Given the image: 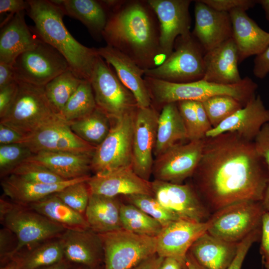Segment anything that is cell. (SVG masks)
Listing matches in <instances>:
<instances>
[{
  "label": "cell",
  "instance_id": "6da1fadb",
  "mask_svg": "<svg viewBox=\"0 0 269 269\" xmlns=\"http://www.w3.org/2000/svg\"><path fill=\"white\" fill-rule=\"evenodd\" d=\"M192 185L211 214L245 201H262L269 171L254 141L236 133L204 138Z\"/></svg>",
  "mask_w": 269,
  "mask_h": 269
},
{
  "label": "cell",
  "instance_id": "7a4b0ae2",
  "mask_svg": "<svg viewBox=\"0 0 269 269\" xmlns=\"http://www.w3.org/2000/svg\"><path fill=\"white\" fill-rule=\"evenodd\" d=\"M102 37L144 70L164 60L160 47L159 24L147 0H112Z\"/></svg>",
  "mask_w": 269,
  "mask_h": 269
},
{
  "label": "cell",
  "instance_id": "3957f363",
  "mask_svg": "<svg viewBox=\"0 0 269 269\" xmlns=\"http://www.w3.org/2000/svg\"><path fill=\"white\" fill-rule=\"evenodd\" d=\"M27 15L33 21L39 38L58 50L67 60L70 70L79 78L90 81L98 54L96 48L77 41L65 26L62 8L51 0H28Z\"/></svg>",
  "mask_w": 269,
  "mask_h": 269
},
{
  "label": "cell",
  "instance_id": "277c9868",
  "mask_svg": "<svg viewBox=\"0 0 269 269\" xmlns=\"http://www.w3.org/2000/svg\"><path fill=\"white\" fill-rule=\"evenodd\" d=\"M151 105L160 106L181 101L203 102L219 95L229 96L245 106L255 95L258 85L248 77L240 83L225 85L203 79L188 83H172L144 76Z\"/></svg>",
  "mask_w": 269,
  "mask_h": 269
},
{
  "label": "cell",
  "instance_id": "5b68a950",
  "mask_svg": "<svg viewBox=\"0 0 269 269\" xmlns=\"http://www.w3.org/2000/svg\"><path fill=\"white\" fill-rule=\"evenodd\" d=\"M17 81L15 97L7 113L0 118V123L27 136L48 125L64 121L49 103L44 86Z\"/></svg>",
  "mask_w": 269,
  "mask_h": 269
},
{
  "label": "cell",
  "instance_id": "8992f818",
  "mask_svg": "<svg viewBox=\"0 0 269 269\" xmlns=\"http://www.w3.org/2000/svg\"><path fill=\"white\" fill-rule=\"evenodd\" d=\"M171 54L159 66L144 70V76L172 83L201 80L205 73V51L191 33L178 37Z\"/></svg>",
  "mask_w": 269,
  "mask_h": 269
},
{
  "label": "cell",
  "instance_id": "52a82bcc",
  "mask_svg": "<svg viewBox=\"0 0 269 269\" xmlns=\"http://www.w3.org/2000/svg\"><path fill=\"white\" fill-rule=\"evenodd\" d=\"M266 212L262 201H245L231 204L212 213L207 232L231 243H239L262 227Z\"/></svg>",
  "mask_w": 269,
  "mask_h": 269
},
{
  "label": "cell",
  "instance_id": "ba28073f",
  "mask_svg": "<svg viewBox=\"0 0 269 269\" xmlns=\"http://www.w3.org/2000/svg\"><path fill=\"white\" fill-rule=\"evenodd\" d=\"M96 103L112 120L135 112L138 106L132 93L99 55L90 80Z\"/></svg>",
  "mask_w": 269,
  "mask_h": 269
},
{
  "label": "cell",
  "instance_id": "9c48e42d",
  "mask_svg": "<svg viewBox=\"0 0 269 269\" xmlns=\"http://www.w3.org/2000/svg\"><path fill=\"white\" fill-rule=\"evenodd\" d=\"M135 112L114 120L115 123L112 125L108 135L96 147L91 162L92 170L95 174L132 166L133 136Z\"/></svg>",
  "mask_w": 269,
  "mask_h": 269
},
{
  "label": "cell",
  "instance_id": "30bf717a",
  "mask_svg": "<svg viewBox=\"0 0 269 269\" xmlns=\"http://www.w3.org/2000/svg\"><path fill=\"white\" fill-rule=\"evenodd\" d=\"M99 234L103 246L105 269H132L156 254V237L123 229Z\"/></svg>",
  "mask_w": 269,
  "mask_h": 269
},
{
  "label": "cell",
  "instance_id": "8fae6325",
  "mask_svg": "<svg viewBox=\"0 0 269 269\" xmlns=\"http://www.w3.org/2000/svg\"><path fill=\"white\" fill-rule=\"evenodd\" d=\"M16 80L44 86L70 69L65 58L54 47L41 40L37 46L18 56L13 64Z\"/></svg>",
  "mask_w": 269,
  "mask_h": 269
},
{
  "label": "cell",
  "instance_id": "7c38bea8",
  "mask_svg": "<svg viewBox=\"0 0 269 269\" xmlns=\"http://www.w3.org/2000/svg\"><path fill=\"white\" fill-rule=\"evenodd\" d=\"M17 240L14 255L24 247L29 249L61 235L66 229L43 215L12 205L2 219Z\"/></svg>",
  "mask_w": 269,
  "mask_h": 269
},
{
  "label": "cell",
  "instance_id": "4fadbf2b",
  "mask_svg": "<svg viewBox=\"0 0 269 269\" xmlns=\"http://www.w3.org/2000/svg\"><path fill=\"white\" fill-rule=\"evenodd\" d=\"M204 138L177 144L156 157L152 172L155 179L182 184L192 177L202 157Z\"/></svg>",
  "mask_w": 269,
  "mask_h": 269
},
{
  "label": "cell",
  "instance_id": "5bb4252c",
  "mask_svg": "<svg viewBox=\"0 0 269 269\" xmlns=\"http://www.w3.org/2000/svg\"><path fill=\"white\" fill-rule=\"evenodd\" d=\"M151 184L153 196L179 219L199 222L209 219L211 214L192 185L155 179Z\"/></svg>",
  "mask_w": 269,
  "mask_h": 269
},
{
  "label": "cell",
  "instance_id": "9a60e30c",
  "mask_svg": "<svg viewBox=\"0 0 269 269\" xmlns=\"http://www.w3.org/2000/svg\"><path fill=\"white\" fill-rule=\"evenodd\" d=\"M159 114L152 105L138 108L134 117L132 168L141 178L149 181L154 160Z\"/></svg>",
  "mask_w": 269,
  "mask_h": 269
},
{
  "label": "cell",
  "instance_id": "2e32d148",
  "mask_svg": "<svg viewBox=\"0 0 269 269\" xmlns=\"http://www.w3.org/2000/svg\"><path fill=\"white\" fill-rule=\"evenodd\" d=\"M190 0H148L158 19L160 47L165 60L172 52L176 39L190 35Z\"/></svg>",
  "mask_w": 269,
  "mask_h": 269
},
{
  "label": "cell",
  "instance_id": "e0dca14e",
  "mask_svg": "<svg viewBox=\"0 0 269 269\" xmlns=\"http://www.w3.org/2000/svg\"><path fill=\"white\" fill-rule=\"evenodd\" d=\"M208 221L199 222L179 219L163 227L156 237V254L174 258L186 265L187 253L194 242L207 231Z\"/></svg>",
  "mask_w": 269,
  "mask_h": 269
},
{
  "label": "cell",
  "instance_id": "ac0fdd59",
  "mask_svg": "<svg viewBox=\"0 0 269 269\" xmlns=\"http://www.w3.org/2000/svg\"><path fill=\"white\" fill-rule=\"evenodd\" d=\"M21 144L35 154L41 151L86 153L96 147L76 135L63 121L45 127L26 136Z\"/></svg>",
  "mask_w": 269,
  "mask_h": 269
},
{
  "label": "cell",
  "instance_id": "d6986e66",
  "mask_svg": "<svg viewBox=\"0 0 269 269\" xmlns=\"http://www.w3.org/2000/svg\"><path fill=\"white\" fill-rule=\"evenodd\" d=\"M195 22L192 35L205 52L232 37V26L228 12L216 10L203 2H195Z\"/></svg>",
  "mask_w": 269,
  "mask_h": 269
},
{
  "label": "cell",
  "instance_id": "ffe728a7",
  "mask_svg": "<svg viewBox=\"0 0 269 269\" xmlns=\"http://www.w3.org/2000/svg\"><path fill=\"white\" fill-rule=\"evenodd\" d=\"M269 123V110L260 95L255 96L242 108L235 112L205 135L212 137L225 133H236L243 138L254 141L263 126Z\"/></svg>",
  "mask_w": 269,
  "mask_h": 269
},
{
  "label": "cell",
  "instance_id": "44dd1931",
  "mask_svg": "<svg viewBox=\"0 0 269 269\" xmlns=\"http://www.w3.org/2000/svg\"><path fill=\"white\" fill-rule=\"evenodd\" d=\"M87 183L90 194L109 197L137 194L153 195L151 182L137 175L132 166L95 174Z\"/></svg>",
  "mask_w": 269,
  "mask_h": 269
},
{
  "label": "cell",
  "instance_id": "7402d4cb",
  "mask_svg": "<svg viewBox=\"0 0 269 269\" xmlns=\"http://www.w3.org/2000/svg\"><path fill=\"white\" fill-rule=\"evenodd\" d=\"M98 54L114 68L123 85L134 96L138 108L151 106V99L144 79V70L118 49L107 45L96 48Z\"/></svg>",
  "mask_w": 269,
  "mask_h": 269
},
{
  "label": "cell",
  "instance_id": "603a6c76",
  "mask_svg": "<svg viewBox=\"0 0 269 269\" xmlns=\"http://www.w3.org/2000/svg\"><path fill=\"white\" fill-rule=\"evenodd\" d=\"M24 11L10 14L1 25L0 62L13 64L22 53L35 47L41 40L26 24Z\"/></svg>",
  "mask_w": 269,
  "mask_h": 269
},
{
  "label": "cell",
  "instance_id": "cb8c5ba5",
  "mask_svg": "<svg viewBox=\"0 0 269 269\" xmlns=\"http://www.w3.org/2000/svg\"><path fill=\"white\" fill-rule=\"evenodd\" d=\"M64 257L69 262L95 268L104 256L99 234L89 229H67L60 236Z\"/></svg>",
  "mask_w": 269,
  "mask_h": 269
},
{
  "label": "cell",
  "instance_id": "d4e9b609",
  "mask_svg": "<svg viewBox=\"0 0 269 269\" xmlns=\"http://www.w3.org/2000/svg\"><path fill=\"white\" fill-rule=\"evenodd\" d=\"M204 80L221 84L231 85L241 82L238 69V49L232 38L205 52L204 57Z\"/></svg>",
  "mask_w": 269,
  "mask_h": 269
},
{
  "label": "cell",
  "instance_id": "484cf974",
  "mask_svg": "<svg viewBox=\"0 0 269 269\" xmlns=\"http://www.w3.org/2000/svg\"><path fill=\"white\" fill-rule=\"evenodd\" d=\"M229 13L232 38L238 49L239 62L264 51L269 46V33L262 29L243 9H235Z\"/></svg>",
  "mask_w": 269,
  "mask_h": 269
},
{
  "label": "cell",
  "instance_id": "4316f807",
  "mask_svg": "<svg viewBox=\"0 0 269 269\" xmlns=\"http://www.w3.org/2000/svg\"><path fill=\"white\" fill-rule=\"evenodd\" d=\"M93 152L41 151L27 160L44 166L65 180H70L90 176Z\"/></svg>",
  "mask_w": 269,
  "mask_h": 269
},
{
  "label": "cell",
  "instance_id": "83f0119b",
  "mask_svg": "<svg viewBox=\"0 0 269 269\" xmlns=\"http://www.w3.org/2000/svg\"><path fill=\"white\" fill-rule=\"evenodd\" d=\"M239 243L224 241L206 231L194 242L189 252L206 269H227L236 255Z\"/></svg>",
  "mask_w": 269,
  "mask_h": 269
},
{
  "label": "cell",
  "instance_id": "f1b7e54d",
  "mask_svg": "<svg viewBox=\"0 0 269 269\" xmlns=\"http://www.w3.org/2000/svg\"><path fill=\"white\" fill-rule=\"evenodd\" d=\"M90 176H85L52 184L28 181L12 174L1 182L4 194L13 201L21 204H30L61 191L73 183L88 181Z\"/></svg>",
  "mask_w": 269,
  "mask_h": 269
},
{
  "label": "cell",
  "instance_id": "f546056e",
  "mask_svg": "<svg viewBox=\"0 0 269 269\" xmlns=\"http://www.w3.org/2000/svg\"><path fill=\"white\" fill-rule=\"evenodd\" d=\"M121 204L116 197L90 194L85 212L90 228L98 234L122 229Z\"/></svg>",
  "mask_w": 269,
  "mask_h": 269
},
{
  "label": "cell",
  "instance_id": "4dcf8cb0",
  "mask_svg": "<svg viewBox=\"0 0 269 269\" xmlns=\"http://www.w3.org/2000/svg\"><path fill=\"white\" fill-rule=\"evenodd\" d=\"M189 141L177 103L164 105L159 114L153 154L157 157L174 145Z\"/></svg>",
  "mask_w": 269,
  "mask_h": 269
},
{
  "label": "cell",
  "instance_id": "1f68e13d",
  "mask_svg": "<svg viewBox=\"0 0 269 269\" xmlns=\"http://www.w3.org/2000/svg\"><path fill=\"white\" fill-rule=\"evenodd\" d=\"M64 13L83 23L94 36L102 37L109 11L101 0H54Z\"/></svg>",
  "mask_w": 269,
  "mask_h": 269
},
{
  "label": "cell",
  "instance_id": "d6a6232c",
  "mask_svg": "<svg viewBox=\"0 0 269 269\" xmlns=\"http://www.w3.org/2000/svg\"><path fill=\"white\" fill-rule=\"evenodd\" d=\"M33 211L67 229H89L83 215L64 203L55 194L29 204Z\"/></svg>",
  "mask_w": 269,
  "mask_h": 269
},
{
  "label": "cell",
  "instance_id": "836d02e7",
  "mask_svg": "<svg viewBox=\"0 0 269 269\" xmlns=\"http://www.w3.org/2000/svg\"><path fill=\"white\" fill-rule=\"evenodd\" d=\"M111 119L97 107L90 115L69 123L73 132L84 141L96 147L111 130Z\"/></svg>",
  "mask_w": 269,
  "mask_h": 269
},
{
  "label": "cell",
  "instance_id": "e575fe53",
  "mask_svg": "<svg viewBox=\"0 0 269 269\" xmlns=\"http://www.w3.org/2000/svg\"><path fill=\"white\" fill-rule=\"evenodd\" d=\"M83 80H85L78 77L69 69L56 76L44 86L45 93L49 103L59 115Z\"/></svg>",
  "mask_w": 269,
  "mask_h": 269
},
{
  "label": "cell",
  "instance_id": "d590c367",
  "mask_svg": "<svg viewBox=\"0 0 269 269\" xmlns=\"http://www.w3.org/2000/svg\"><path fill=\"white\" fill-rule=\"evenodd\" d=\"M120 218L123 229L138 235L156 237L163 228L156 220L129 203H121Z\"/></svg>",
  "mask_w": 269,
  "mask_h": 269
},
{
  "label": "cell",
  "instance_id": "8d00e7d4",
  "mask_svg": "<svg viewBox=\"0 0 269 269\" xmlns=\"http://www.w3.org/2000/svg\"><path fill=\"white\" fill-rule=\"evenodd\" d=\"M17 258L20 262L21 269H38L57 263L65 257L59 238L58 240L43 242Z\"/></svg>",
  "mask_w": 269,
  "mask_h": 269
},
{
  "label": "cell",
  "instance_id": "74e56055",
  "mask_svg": "<svg viewBox=\"0 0 269 269\" xmlns=\"http://www.w3.org/2000/svg\"><path fill=\"white\" fill-rule=\"evenodd\" d=\"M97 108L92 87L89 80H83L70 97L60 116L66 122L86 117Z\"/></svg>",
  "mask_w": 269,
  "mask_h": 269
},
{
  "label": "cell",
  "instance_id": "f35d334b",
  "mask_svg": "<svg viewBox=\"0 0 269 269\" xmlns=\"http://www.w3.org/2000/svg\"><path fill=\"white\" fill-rule=\"evenodd\" d=\"M201 102L213 128L244 106L236 99L227 95L214 96Z\"/></svg>",
  "mask_w": 269,
  "mask_h": 269
},
{
  "label": "cell",
  "instance_id": "ab89813d",
  "mask_svg": "<svg viewBox=\"0 0 269 269\" xmlns=\"http://www.w3.org/2000/svg\"><path fill=\"white\" fill-rule=\"evenodd\" d=\"M124 196L129 204L135 206L156 220L163 227L179 219L163 207L153 195L137 194Z\"/></svg>",
  "mask_w": 269,
  "mask_h": 269
},
{
  "label": "cell",
  "instance_id": "60d3db41",
  "mask_svg": "<svg viewBox=\"0 0 269 269\" xmlns=\"http://www.w3.org/2000/svg\"><path fill=\"white\" fill-rule=\"evenodd\" d=\"M10 174L24 180L36 183L52 184L66 180L44 166L29 160L18 165Z\"/></svg>",
  "mask_w": 269,
  "mask_h": 269
},
{
  "label": "cell",
  "instance_id": "b9f144b4",
  "mask_svg": "<svg viewBox=\"0 0 269 269\" xmlns=\"http://www.w3.org/2000/svg\"><path fill=\"white\" fill-rule=\"evenodd\" d=\"M33 154L23 144L0 145V175H9L15 167Z\"/></svg>",
  "mask_w": 269,
  "mask_h": 269
},
{
  "label": "cell",
  "instance_id": "7bdbcfd3",
  "mask_svg": "<svg viewBox=\"0 0 269 269\" xmlns=\"http://www.w3.org/2000/svg\"><path fill=\"white\" fill-rule=\"evenodd\" d=\"M87 181L73 183L55 194L68 206L82 214L85 212L90 196Z\"/></svg>",
  "mask_w": 269,
  "mask_h": 269
},
{
  "label": "cell",
  "instance_id": "ee69618b",
  "mask_svg": "<svg viewBox=\"0 0 269 269\" xmlns=\"http://www.w3.org/2000/svg\"><path fill=\"white\" fill-rule=\"evenodd\" d=\"M183 121L188 140L203 139L199 130L194 101H181L177 102Z\"/></svg>",
  "mask_w": 269,
  "mask_h": 269
},
{
  "label": "cell",
  "instance_id": "f6af8a7d",
  "mask_svg": "<svg viewBox=\"0 0 269 269\" xmlns=\"http://www.w3.org/2000/svg\"><path fill=\"white\" fill-rule=\"evenodd\" d=\"M261 227L251 232L239 242L236 255L227 269H242L244 261L250 249L254 243L260 240Z\"/></svg>",
  "mask_w": 269,
  "mask_h": 269
},
{
  "label": "cell",
  "instance_id": "bcb514c9",
  "mask_svg": "<svg viewBox=\"0 0 269 269\" xmlns=\"http://www.w3.org/2000/svg\"><path fill=\"white\" fill-rule=\"evenodd\" d=\"M201 1L216 10L228 13L237 9L246 11L257 3V0H201Z\"/></svg>",
  "mask_w": 269,
  "mask_h": 269
},
{
  "label": "cell",
  "instance_id": "7dc6e473",
  "mask_svg": "<svg viewBox=\"0 0 269 269\" xmlns=\"http://www.w3.org/2000/svg\"><path fill=\"white\" fill-rule=\"evenodd\" d=\"M255 148L269 171V123L265 124L254 140Z\"/></svg>",
  "mask_w": 269,
  "mask_h": 269
},
{
  "label": "cell",
  "instance_id": "c3c4849f",
  "mask_svg": "<svg viewBox=\"0 0 269 269\" xmlns=\"http://www.w3.org/2000/svg\"><path fill=\"white\" fill-rule=\"evenodd\" d=\"M260 242L263 264L266 269H269V212L267 211L263 217Z\"/></svg>",
  "mask_w": 269,
  "mask_h": 269
},
{
  "label": "cell",
  "instance_id": "681fc988",
  "mask_svg": "<svg viewBox=\"0 0 269 269\" xmlns=\"http://www.w3.org/2000/svg\"><path fill=\"white\" fill-rule=\"evenodd\" d=\"M18 83L15 80L0 89V118H2L11 106L15 97Z\"/></svg>",
  "mask_w": 269,
  "mask_h": 269
},
{
  "label": "cell",
  "instance_id": "f907efd6",
  "mask_svg": "<svg viewBox=\"0 0 269 269\" xmlns=\"http://www.w3.org/2000/svg\"><path fill=\"white\" fill-rule=\"evenodd\" d=\"M26 136L0 123V144L21 143Z\"/></svg>",
  "mask_w": 269,
  "mask_h": 269
},
{
  "label": "cell",
  "instance_id": "816d5d0a",
  "mask_svg": "<svg viewBox=\"0 0 269 269\" xmlns=\"http://www.w3.org/2000/svg\"><path fill=\"white\" fill-rule=\"evenodd\" d=\"M254 63V75L258 78H264L269 73V46L256 56Z\"/></svg>",
  "mask_w": 269,
  "mask_h": 269
},
{
  "label": "cell",
  "instance_id": "f5cc1de1",
  "mask_svg": "<svg viewBox=\"0 0 269 269\" xmlns=\"http://www.w3.org/2000/svg\"><path fill=\"white\" fill-rule=\"evenodd\" d=\"M199 132L202 138L213 128L209 118L202 105L199 101H194Z\"/></svg>",
  "mask_w": 269,
  "mask_h": 269
},
{
  "label": "cell",
  "instance_id": "db71d44e",
  "mask_svg": "<svg viewBox=\"0 0 269 269\" xmlns=\"http://www.w3.org/2000/svg\"><path fill=\"white\" fill-rule=\"evenodd\" d=\"M28 3L27 0H0V14L10 12L13 15L18 12L27 9Z\"/></svg>",
  "mask_w": 269,
  "mask_h": 269
},
{
  "label": "cell",
  "instance_id": "11a10c76",
  "mask_svg": "<svg viewBox=\"0 0 269 269\" xmlns=\"http://www.w3.org/2000/svg\"><path fill=\"white\" fill-rule=\"evenodd\" d=\"M15 80L13 64L0 62V89Z\"/></svg>",
  "mask_w": 269,
  "mask_h": 269
},
{
  "label": "cell",
  "instance_id": "9f6ffc18",
  "mask_svg": "<svg viewBox=\"0 0 269 269\" xmlns=\"http://www.w3.org/2000/svg\"><path fill=\"white\" fill-rule=\"evenodd\" d=\"M163 258L156 254L144 260L132 269H157Z\"/></svg>",
  "mask_w": 269,
  "mask_h": 269
},
{
  "label": "cell",
  "instance_id": "6f0895ef",
  "mask_svg": "<svg viewBox=\"0 0 269 269\" xmlns=\"http://www.w3.org/2000/svg\"><path fill=\"white\" fill-rule=\"evenodd\" d=\"M187 269L186 265L172 257L164 258L157 269Z\"/></svg>",
  "mask_w": 269,
  "mask_h": 269
},
{
  "label": "cell",
  "instance_id": "680465c9",
  "mask_svg": "<svg viewBox=\"0 0 269 269\" xmlns=\"http://www.w3.org/2000/svg\"><path fill=\"white\" fill-rule=\"evenodd\" d=\"M185 263L187 269H206L195 260L189 251L186 255Z\"/></svg>",
  "mask_w": 269,
  "mask_h": 269
},
{
  "label": "cell",
  "instance_id": "91938a15",
  "mask_svg": "<svg viewBox=\"0 0 269 269\" xmlns=\"http://www.w3.org/2000/svg\"><path fill=\"white\" fill-rule=\"evenodd\" d=\"M69 262L64 258L57 263L43 267L38 269H69L70 267Z\"/></svg>",
  "mask_w": 269,
  "mask_h": 269
},
{
  "label": "cell",
  "instance_id": "94428289",
  "mask_svg": "<svg viewBox=\"0 0 269 269\" xmlns=\"http://www.w3.org/2000/svg\"><path fill=\"white\" fill-rule=\"evenodd\" d=\"M0 269H21L20 262L17 258L13 257Z\"/></svg>",
  "mask_w": 269,
  "mask_h": 269
},
{
  "label": "cell",
  "instance_id": "6125c7cd",
  "mask_svg": "<svg viewBox=\"0 0 269 269\" xmlns=\"http://www.w3.org/2000/svg\"><path fill=\"white\" fill-rule=\"evenodd\" d=\"M12 204L6 201L0 199V219L2 220L5 214L11 207Z\"/></svg>",
  "mask_w": 269,
  "mask_h": 269
},
{
  "label": "cell",
  "instance_id": "be15d7a7",
  "mask_svg": "<svg viewBox=\"0 0 269 269\" xmlns=\"http://www.w3.org/2000/svg\"><path fill=\"white\" fill-rule=\"evenodd\" d=\"M262 203L266 211L269 212V183L266 190Z\"/></svg>",
  "mask_w": 269,
  "mask_h": 269
},
{
  "label": "cell",
  "instance_id": "e7e4bbea",
  "mask_svg": "<svg viewBox=\"0 0 269 269\" xmlns=\"http://www.w3.org/2000/svg\"><path fill=\"white\" fill-rule=\"evenodd\" d=\"M257 3L261 5L264 9L266 18L269 21V0H259Z\"/></svg>",
  "mask_w": 269,
  "mask_h": 269
},
{
  "label": "cell",
  "instance_id": "03108f58",
  "mask_svg": "<svg viewBox=\"0 0 269 269\" xmlns=\"http://www.w3.org/2000/svg\"><path fill=\"white\" fill-rule=\"evenodd\" d=\"M93 269L94 268H91L85 266L84 267L80 268L77 269Z\"/></svg>",
  "mask_w": 269,
  "mask_h": 269
}]
</instances>
